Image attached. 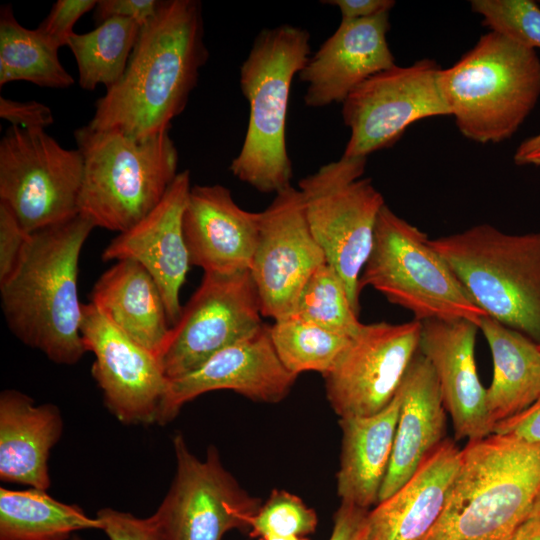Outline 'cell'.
Here are the masks:
<instances>
[{
	"label": "cell",
	"instance_id": "ee69618b",
	"mask_svg": "<svg viewBox=\"0 0 540 540\" xmlns=\"http://www.w3.org/2000/svg\"><path fill=\"white\" fill-rule=\"evenodd\" d=\"M508 540H540V512L532 511Z\"/></svg>",
	"mask_w": 540,
	"mask_h": 540
},
{
	"label": "cell",
	"instance_id": "836d02e7",
	"mask_svg": "<svg viewBox=\"0 0 540 540\" xmlns=\"http://www.w3.org/2000/svg\"><path fill=\"white\" fill-rule=\"evenodd\" d=\"M473 12L482 23L519 44L540 49V5L533 0H472Z\"/></svg>",
	"mask_w": 540,
	"mask_h": 540
},
{
	"label": "cell",
	"instance_id": "d590c367",
	"mask_svg": "<svg viewBox=\"0 0 540 540\" xmlns=\"http://www.w3.org/2000/svg\"><path fill=\"white\" fill-rule=\"evenodd\" d=\"M96 4L95 0H58L37 28L58 48L67 46L76 22Z\"/></svg>",
	"mask_w": 540,
	"mask_h": 540
},
{
	"label": "cell",
	"instance_id": "f546056e",
	"mask_svg": "<svg viewBox=\"0 0 540 540\" xmlns=\"http://www.w3.org/2000/svg\"><path fill=\"white\" fill-rule=\"evenodd\" d=\"M141 26L129 19H107L90 32L74 33L67 46L77 67L81 88L98 85L109 89L123 76L137 42Z\"/></svg>",
	"mask_w": 540,
	"mask_h": 540
},
{
	"label": "cell",
	"instance_id": "9c48e42d",
	"mask_svg": "<svg viewBox=\"0 0 540 540\" xmlns=\"http://www.w3.org/2000/svg\"><path fill=\"white\" fill-rule=\"evenodd\" d=\"M366 163L367 158L341 156L298 182L310 230L343 280L357 314L360 276L385 205L371 180L362 178Z\"/></svg>",
	"mask_w": 540,
	"mask_h": 540
},
{
	"label": "cell",
	"instance_id": "8992f818",
	"mask_svg": "<svg viewBox=\"0 0 540 540\" xmlns=\"http://www.w3.org/2000/svg\"><path fill=\"white\" fill-rule=\"evenodd\" d=\"M74 137L83 159L79 213L95 227L130 229L159 204L179 173L169 130L134 137L87 124Z\"/></svg>",
	"mask_w": 540,
	"mask_h": 540
},
{
	"label": "cell",
	"instance_id": "cb8c5ba5",
	"mask_svg": "<svg viewBox=\"0 0 540 540\" xmlns=\"http://www.w3.org/2000/svg\"><path fill=\"white\" fill-rule=\"evenodd\" d=\"M63 431L60 409L17 390L0 394V479L47 490L48 458Z\"/></svg>",
	"mask_w": 540,
	"mask_h": 540
},
{
	"label": "cell",
	"instance_id": "f1b7e54d",
	"mask_svg": "<svg viewBox=\"0 0 540 540\" xmlns=\"http://www.w3.org/2000/svg\"><path fill=\"white\" fill-rule=\"evenodd\" d=\"M59 48L38 28L15 18L11 5L0 9V86L28 81L40 87L68 88L74 79L61 64Z\"/></svg>",
	"mask_w": 540,
	"mask_h": 540
},
{
	"label": "cell",
	"instance_id": "2e32d148",
	"mask_svg": "<svg viewBox=\"0 0 540 540\" xmlns=\"http://www.w3.org/2000/svg\"><path fill=\"white\" fill-rule=\"evenodd\" d=\"M81 335L94 354L93 378L109 411L124 424H158L168 391L156 354L113 325L92 303L83 304Z\"/></svg>",
	"mask_w": 540,
	"mask_h": 540
},
{
	"label": "cell",
	"instance_id": "7bdbcfd3",
	"mask_svg": "<svg viewBox=\"0 0 540 540\" xmlns=\"http://www.w3.org/2000/svg\"><path fill=\"white\" fill-rule=\"evenodd\" d=\"M513 160L519 166L540 167V133L522 141L514 153Z\"/></svg>",
	"mask_w": 540,
	"mask_h": 540
},
{
	"label": "cell",
	"instance_id": "ffe728a7",
	"mask_svg": "<svg viewBox=\"0 0 540 540\" xmlns=\"http://www.w3.org/2000/svg\"><path fill=\"white\" fill-rule=\"evenodd\" d=\"M389 29V13L341 21L298 74L306 83L305 104L321 108L343 103L367 79L395 66Z\"/></svg>",
	"mask_w": 540,
	"mask_h": 540
},
{
	"label": "cell",
	"instance_id": "ab89813d",
	"mask_svg": "<svg viewBox=\"0 0 540 540\" xmlns=\"http://www.w3.org/2000/svg\"><path fill=\"white\" fill-rule=\"evenodd\" d=\"M493 433L527 443H540V396L522 412L498 422Z\"/></svg>",
	"mask_w": 540,
	"mask_h": 540
},
{
	"label": "cell",
	"instance_id": "4fadbf2b",
	"mask_svg": "<svg viewBox=\"0 0 540 540\" xmlns=\"http://www.w3.org/2000/svg\"><path fill=\"white\" fill-rule=\"evenodd\" d=\"M440 69L432 59L395 65L352 91L342 103V118L350 130L342 156L367 158L393 146L416 121L450 116L439 88Z\"/></svg>",
	"mask_w": 540,
	"mask_h": 540
},
{
	"label": "cell",
	"instance_id": "484cf974",
	"mask_svg": "<svg viewBox=\"0 0 540 540\" xmlns=\"http://www.w3.org/2000/svg\"><path fill=\"white\" fill-rule=\"evenodd\" d=\"M92 303L133 341L158 355L170 331L163 296L137 261H116L95 283Z\"/></svg>",
	"mask_w": 540,
	"mask_h": 540
},
{
	"label": "cell",
	"instance_id": "52a82bcc",
	"mask_svg": "<svg viewBox=\"0 0 540 540\" xmlns=\"http://www.w3.org/2000/svg\"><path fill=\"white\" fill-rule=\"evenodd\" d=\"M430 242L488 317L540 343V232L481 224Z\"/></svg>",
	"mask_w": 540,
	"mask_h": 540
},
{
	"label": "cell",
	"instance_id": "f6af8a7d",
	"mask_svg": "<svg viewBox=\"0 0 540 540\" xmlns=\"http://www.w3.org/2000/svg\"><path fill=\"white\" fill-rule=\"evenodd\" d=\"M262 540H311L307 536H296V535H288V536H279V535H271L263 538Z\"/></svg>",
	"mask_w": 540,
	"mask_h": 540
},
{
	"label": "cell",
	"instance_id": "f35d334b",
	"mask_svg": "<svg viewBox=\"0 0 540 540\" xmlns=\"http://www.w3.org/2000/svg\"><path fill=\"white\" fill-rule=\"evenodd\" d=\"M159 5L158 0H100L94 8V20L98 25L110 18H124L143 26L156 15Z\"/></svg>",
	"mask_w": 540,
	"mask_h": 540
},
{
	"label": "cell",
	"instance_id": "5bb4252c",
	"mask_svg": "<svg viewBox=\"0 0 540 540\" xmlns=\"http://www.w3.org/2000/svg\"><path fill=\"white\" fill-rule=\"evenodd\" d=\"M420 322L363 324L325 374V392L340 417L369 416L397 394L418 353Z\"/></svg>",
	"mask_w": 540,
	"mask_h": 540
},
{
	"label": "cell",
	"instance_id": "d6a6232c",
	"mask_svg": "<svg viewBox=\"0 0 540 540\" xmlns=\"http://www.w3.org/2000/svg\"><path fill=\"white\" fill-rule=\"evenodd\" d=\"M318 525L316 511L295 494L274 489L260 509L248 519L249 536L262 540L271 535L307 536Z\"/></svg>",
	"mask_w": 540,
	"mask_h": 540
},
{
	"label": "cell",
	"instance_id": "603a6c76",
	"mask_svg": "<svg viewBox=\"0 0 540 540\" xmlns=\"http://www.w3.org/2000/svg\"><path fill=\"white\" fill-rule=\"evenodd\" d=\"M398 393L400 409L394 445L379 502L407 483L446 439V409L440 386L433 367L419 350Z\"/></svg>",
	"mask_w": 540,
	"mask_h": 540
},
{
	"label": "cell",
	"instance_id": "c3c4849f",
	"mask_svg": "<svg viewBox=\"0 0 540 540\" xmlns=\"http://www.w3.org/2000/svg\"><path fill=\"white\" fill-rule=\"evenodd\" d=\"M538 345H539V348H540V343H538Z\"/></svg>",
	"mask_w": 540,
	"mask_h": 540
},
{
	"label": "cell",
	"instance_id": "bcb514c9",
	"mask_svg": "<svg viewBox=\"0 0 540 540\" xmlns=\"http://www.w3.org/2000/svg\"><path fill=\"white\" fill-rule=\"evenodd\" d=\"M532 511H535V512H540V498L538 499V501L536 502L534 508Z\"/></svg>",
	"mask_w": 540,
	"mask_h": 540
},
{
	"label": "cell",
	"instance_id": "7dc6e473",
	"mask_svg": "<svg viewBox=\"0 0 540 540\" xmlns=\"http://www.w3.org/2000/svg\"><path fill=\"white\" fill-rule=\"evenodd\" d=\"M72 540H84V539H82V538L79 537V536L74 535V536L72 537Z\"/></svg>",
	"mask_w": 540,
	"mask_h": 540
},
{
	"label": "cell",
	"instance_id": "74e56055",
	"mask_svg": "<svg viewBox=\"0 0 540 540\" xmlns=\"http://www.w3.org/2000/svg\"><path fill=\"white\" fill-rule=\"evenodd\" d=\"M0 117L9 121L11 126L24 129L45 130L54 123L51 109L38 101H16L0 97Z\"/></svg>",
	"mask_w": 540,
	"mask_h": 540
},
{
	"label": "cell",
	"instance_id": "ba28073f",
	"mask_svg": "<svg viewBox=\"0 0 540 540\" xmlns=\"http://www.w3.org/2000/svg\"><path fill=\"white\" fill-rule=\"evenodd\" d=\"M360 289L369 286L410 311L419 322L487 316L469 297L427 235L386 204L379 212Z\"/></svg>",
	"mask_w": 540,
	"mask_h": 540
},
{
	"label": "cell",
	"instance_id": "4dcf8cb0",
	"mask_svg": "<svg viewBox=\"0 0 540 540\" xmlns=\"http://www.w3.org/2000/svg\"><path fill=\"white\" fill-rule=\"evenodd\" d=\"M269 333L280 361L296 376L306 371L324 376L351 340L296 314L274 320Z\"/></svg>",
	"mask_w": 540,
	"mask_h": 540
},
{
	"label": "cell",
	"instance_id": "d4e9b609",
	"mask_svg": "<svg viewBox=\"0 0 540 540\" xmlns=\"http://www.w3.org/2000/svg\"><path fill=\"white\" fill-rule=\"evenodd\" d=\"M399 393L381 411L340 418L342 431L337 494L341 502L363 509L379 503L394 445Z\"/></svg>",
	"mask_w": 540,
	"mask_h": 540
},
{
	"label": "cell",
	"instance_id": "8fae6325",
	"mask_svg": "<svg viewBox=\"0 0 540 540\" xmlns=\"http://www.w3.org/2000/svg\"><path fill=\"white\" fill-rule=\"evenodd\" d=\"M176 473L151 515L163 540H222L232 530H248L261 507L224 467L215 446L198 458L181 433L173 437Z\"/></svg>",
	"mask_w": 540,
	"mask_h": 540
},
{
	"label": "cell",
	"instance_id": "44dd1931",
	"mask_svg": "<svg viewBox=\"0 0 540 540\" xmlns=\"http://www.w3.org/2000/svg\"><path fill=\"white\" fill-rule=\"evenodd\" d=\"M260 219V212L242 209L223 185L192 186L183 215L191 265L204 273L250 271Z\"/></svg>",
	"mask_w": 540,
	"mask_h": 540
},
{
	"label": "cell",
	"instance_id": "60d3db41",
	"mask_svg": "<svg viewBox=\"0 0 540 540\" xmlns=\"http://www.w3.org/2000/svg\"><path fill=\"white\" fill-rule=\"evenodd\" d=\"M368 510L341 502L333 516L329 540H363Z\"/></svg>",
	"mask_w": 540,
	"mask_h": 540
},
{
	"label": "cell",
	"instance_id": "e575fe53",
	"mask_svg": "<svg viewBox=\"0 0 540 540\" xmlns=\"http://www.w3.org/2000/svg\"><path fill=\"white\" fill-rule=\"evenodd\" d=\"M27 232L14 211L0 201V285L8 282L20 267L30 246Z\"/></svg>",
	"mask_w": 540,
	"mask_h": 540
},
{
	"label": "cell",
	"instance_id": "83f0119b",
	"mask_svg": "<svg viewBox=\"0 0 540 540\" xmlns=\"http://www.w3.org/2000/svg\"><path fill=\"white\" fill-rule=\"evenodd\" d=\"M88 529L101 530V522L76 504L36 488H0V540H68Z\"/></svg>",
	"mask_w": 540,
	"mask_h": 540
},
{
	"label": "cell",
	"instance_id": "30bf717a",
	"mask_svg": "<svg viewBox=\"0 0 540 540\" xmlns=\"http://www.w3.org/2000/svg\"><path fill=\"white\" fill-rule=\"evenodd\" d=\"M83 159L45 130L11 126L0 141V201L33 233L79 214Z\"/></svg>",
	"mask_w": 540,
	"mask_h": 540
},
{
	"label": "cell",
	"instance_id": "7a4b0ae2",
	"mask_svg": "<svg viewBox=\"0 0 540 540\" xmlns=\"http://www.w3.org/2000/svg\"><path fill=\"white\" fill-rule=\"evenodd\" d=\"M94 228L79 213L33 232L20 267L0 285L2 310L11 332L57 364L73 365L87 352L81 335L78 264Z\"/></svg>",
	"mask_w": 540,
	"mask_h": 540
},
{
	"label": "cell",
	"instance_id": "9a60e30c",
	"mask_svg": "<svg viewBox=\"0 0 540 540\" xmlns=\"http://www.w3.org/2000/svg\"><path fill=\"white\" fill-rule=\"evenodd\" d=\"M250 274L263 317L295 313L299 296L326 256L308 225L299 189L276 193L263 210Z\"/></svg>",
	"mask_w": 540,
	"mask_h": 540
},
{
	"label": "cell",
	"instance_id": "ac0fdd59",
	"mask_svg": "<svg viewBox=\"0 0 540 540\" xmlns=\"http://www.w3.org/2000/svg\"><path fill=\"white\" fill-rule=\"evenodd\" d=\"M191 187L190 171L179 172L159 204L130 229L119 233L102 253L104 261L132 259L151 274L173 325L182 311L179 295L191 265L183 231Z\"/></svg>",
	"mask_w": 540,
	"mask_h": 540
},
{
	"label": "cell",
	"instance_id": "1f68e13d",
	"mask_svg": "<svg viewBox=\"0 0 540 540\" xmlns=\"http://www.w3.org/2000/svg\"><path fill=\"white\" fill-rule=\"evenodd\" d=\"M294 314L349 338L363 326L343 280L328 262L317 268L305 284Z\"/></svg>",
	"mask_w": 540,
	"mask_h": 540
},
{
	"label": "cell",
	"instance_id": "6da1fadb",
	"mask_svg": "<svg viewBox=\"0 0 540 540\" xmlns=\"http://www.w3.org/2000/svg\"><path fill=\"white\" fill-rule=\"evenodd\" d=\"M208 55L201 2L160 1L156 15L141 26L123 76L97 100L88 125L134 137L168 131Z\"/></svg>",
	"mask_w": 540,
	"mask_h": 540
},
{
	"label": "cell",
	"instance_id": "277c9868",
	"mask_svg": "<svg viewBox=\"0 0 540 540\" xmlns=\"http://www.w3.org/2000/svg\"><path fill=\"white\" fill-rule=\"evenodd\" d=\"M309 32L282 24L255 37L240 67V87L249 104L242 147L231 173L262 193L291 186L292 162L286 145V120L292 81L310 57Z\"/></svg>",
	"mask_w": 540,
	"mask_h": 540
},
{
	"label": "cell",
	"instance_id": "d6986e66",
	"mask_svg": "<svg viewBox=\"0 0 540 540\" xmlns=\"http://www.w3.org/2000/svg\"><path fill=\"white\" fill-rule=\"evenodd\" d=\"M420 324L418 350L434 369L455 439L474 441L493 434L486 388L475 361L478 325L463 318L431 319Z\"/></svg>",
	"mask_w": 540,
	"mask_h": 540
},
{
	"label": "cell",
	"instance_id": "3957f363",
	"mask_svg": "<svg viewBox=\"0 0 540 540\" xmlns=\"http://www.w3.org/2000/svg\"><path fill=\"white\" fill-rule=\"evenodd\" d=\"M540 498V443L491 434L468 441L427 540H508Z\"/></svg>",
	"mask_w": 540,
	"mask_h": 540
},
{
	"label": "cell",
	"instance_id": "7402d4cb",
	"mask_svg": "<svg viewBox=\"0 0 540 540\" xmlns=\"http://www.w3.org/2000/svg\"><path fill=\"white\" fill-rule=\"evenodd\" d=\"M461 460L445 439L412 478L368 511L363 540H427L440 519Z\"/></svg>",
	"mask_w": 540,
	"mask_h": 540
},
{
	"label": "cell",
	"instance_id": "b9f144b4",
	"mask_svg": "<svg viewBox=\"0 0 540 540\" xmlns=\"http://www.w3.org/2000/svg\"><path fill=\"white\" fill-rule=\"evenodd\" d=\"M325 4L336 6L341 14V21L371 18L389 13L394 7L393 0H327Z\"/></svg>",
	"mask_w": 540,
	"mask_h": 540
},
{
	"label": "cell",
	"instance_id": "e0dca14e",
	"mask_svg": "<svg viewBox=\"0 0 540 540\" xmlns=\"http://www.w3.org/2000/svg\"><path fill=\"white\" fill-rule=\"evenodd\" d=\"M296 378L280 361L269 325L263 324L196 371L169 381L158 424L170 422L184 404L210 391L231 390L253 401L277 403L289 394Z\"/></svg>",
	"mask_w": 540,
	"mask_h": 540
},
{
	"label": "cell",
	"instance_id": "4316f807",
	"mask_svg": "<svg viewBox=\"0 0 540 540\" xmlns=\"http://www.w3.org/2000/svg\"><path fill=\"white\" fill-rule=\"evenodd\" d=\"M479 329L493 361L486 403L495 426L522 412L540 396V348L528 336L488 316L481 319Z\"/></svg>",
	"mask_w": 540,
	"mask_h": 540
},
{
	"label": "cell",
	"instance_id": "681fc988",
	"mask_svg": "<svg viewBox=\"0 0 540 540\" xmlns=\"http://www.w3.org/2000/svg\"><path fill=\"white\" fill-rule=\"evenodd\" d=\"M538 3H539V5H540V1H539Z\"/></svg>",
	"mask_w": 540,
	"mask_h": 540
},
{
	"label": "cell",
	"instance_id": "8d00e7d4",
	"mask_svg": "<svg viewBox=\"0 0 540 540\" xmlns=\"http://www.w3.org/2000/svg\"><path fill=\"white\" fill-rule=\"evenodd\" d=\"M96 517L109 540H163L151 516L139 518L128 512L103 508Z\"/></svg>",
	"mask_w": 540,
	"mask_h": 540
},
{
	"label": "cell",
	"instance_id": "5b68a950",
	"mask_svg": "<svg viewBox=\"0 0 540 540\" xmlns=\"http://www.w3.org/2000/svg\"><path fill=\"white\" fill-rule=\"evenodd\" d=\"M439 88L460 133L477 143L513 136L540 98V58L489 31L456 63L440 69Z\"/></svg>",
	"mask_w": 540,
	"mask_h": 540
},
{
	"label": "cell",
	"instance_id": "7c38bea8",
	"mask_svg": "<svg viewBox=\"0 0 540 540\" xmlns=\"http://www.w3.org/2000/svg\"><path fill=\"white\" fill-rule=\"evenodd\" d=\"M262 317L250 271L204 273L157 355L165 376L172 381L196 371L256 332L264 324Z\"/></svg>",
	"mask_w": 540,
	"mask_h": 540
}]
</instances>
